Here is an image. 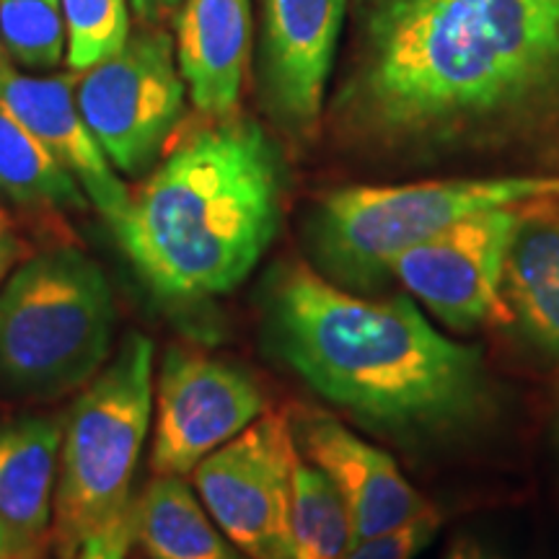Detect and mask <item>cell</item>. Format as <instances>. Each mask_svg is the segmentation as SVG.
Listing matches in <instances>:
<instances>
[{"mask_svg":"<svg viewBox=\"0 0 559 559\" xmlns=\"http://www.w3.org/2000/svg\"><path fill=\"white\" fill-rule=\"evenodd\" d=\"M559 111V0H379L342 132L370 151L438 153Z\"/></svg>","mask_w":559,"mask_h":559,"instance_id":"cell-1","label":"cell"},{"mask_svg":"<svg viewBox=\"0 0 559 559\" xmlns=\"http://www.w3.org/2000/svg\"><path fill=\"white\" fill-rule=\"evenodd\" d=\"M262 340L306 386L407 451L477 436L500 409L481 349L440 334L407 296L340 288L306 262L264 280Z\"/></svg>","mask_w":559,"mask_h":559,"instance_id":"cell-2","label":"cell"},{"mask_svg":"<svg viewBox=\"0 0 559 559\" xmlns=\"http://www.w3.org/2000/svg\"><path fill=\"white\" fill-rule=\"evenodd\" d=\"M285 164L254 120L223 117L181 138L130 192L111 228L164 304L228 296L251 275L283 221Z\"/></svg>","mask_w":559,"mask_h":559,"instance_id":"cell-3","label":"cell"},{"mask_svg":"<svg viewBox=\"0 0 559 559\" xmlns=\"http://www.w3.org/2000/svg\"><path fill=\"white\" fill-rule=\"evenodd\" d=\"M559 200L555 174L430 179L332 190L311 207L304 241L311 267L353 293L386 288L391 264L453 223L495 207Z\"/></svg>","mask_w":559,"mask_h":559,"instance_id":"cell-4","label":"cell"},{"mask_svg":"<svg viewBox=\"0 0 559 559\" xmlns=\"http://www.w3.org/2000/svg\"><path fill=\"white\" fill-rule=\"evenodd\" d=\"M117 309L102 264L75 247L34 251L0 288V383L58 400L111 358Z\"/></svg>","mask_w":559,"mask_h":559,"instance_id":"cell-5","label":"cell"},{"mask_svg":"<svg viewBox=\"0 0 559 559\" xmlns=\"http://www.w3.org/2000/svg\"><path fill=\"white\" fill-rule=\"evenodd\" d=\"M156 345L132 332L62 419L52 555L68 559L135 500L140 459L153 425Z\"/></svg>","mask_w":559,"mask_h":559,"instance_id":"cell-6","label":"cell"},{"mask_svg":"<svg viewBox=\"0 0 559 559\" xmlns=\"http://www.w3.org/2000/svg\"><path fill=\"white\" fill-rule=\"evenodd\" d=\"M75 75V102L109 164L143 177L185 115L187 86L169 32L145 24L109 58Z\"/></svg>","mask_w":559,"mask_h":559,"instance_id":"cell-7","label":"cell"},{"mask_svg":"<svg viewBox=\"0 0 559 559\" xmlns=\"http://www.w3.org/2000/svg\"><path fill=\"white\" fill-rule=\"evenodd\" d=\"M298 445L288 409L264 412L192 469L218 528L251 559H293L290 506Z\"/></svg>","mask_w":559,"mask_h":559,"instance_id":"cell-8","label":"cell"},{"mask_svg":"<svg viewBox=\"0 0 559 559\" xmlns=\"http://www.w3.org/2000/svg\"><path fill=\"white\" fill-rule=\"evenodd\" d=\"M264 412V391L239 362L169 347L153 381V474H192Z\"/></svg>","mask_w":559,"mask_h":559,"instance_id":"cell-9","label":"cell"},{"mask_svg":"<svg viewBox=\"0 0 559 559\" xmlns=\"http://www.w3.org/2000/svg\"><path fill=\"white\" fill-rule=\"evenodd\" d=\"M523 207H495L453 223L396 257L391 280L453 332H474L500 304L502 267Z\"/></svg>","mask_w":559,"mask_h":559,"instance_id":"cell-10","label":"cell"},{"mask_svg":"<svg viewBox=\"0 0 559 559\" xmlns=\"http://www.w3.org/2000/svg\"><path fill=\"white\" fill-rule=\"evenodd\" d=\"M347 0H264L262 96L288 135H317Z\"/></svg>","mask_w":559,"mask_h":559,"instance_id":"cell-11","label":"cell"},{"mask_svg":"<svg viewBox=\"0 0 559 559\" xmlns=\"http://www.w3.org/2000/svg\"><path fill=\"white\" fill-rule=\"evenodd\" d=\"M288 417L298 451L340 489L355 542L400 528L432 508L391 453L355 436L330 412L298 404L288 409Z\"/></svg>","mask_w":559,"mask_h":559,"instance_id":"cell-12","label":"cell"},{"mask_svg":"<svg viewBox=\"0 0 559 559\" xmlns=\"http://www.w3.org/2000/svg\"><path fill=\"white\" fill-rule=\"evenodd\" d=\"M73 86V70L41 75L24 73L11 62L0 66V102L79 181L96 213L115 228L130 205V190L83 120Z\"/></svg>","mask_w":559,"mask_h":559,"instance_id":"cell-13","label":"cell"},{"mask_svg":"<svg viewBox=\"0 0 559 559\" xmlns=\"http://www.w3.org/2000/svg\"><path fill=\"white\" fill-rule=\"evenodd\" d=\"M249 37V0H185L174 50L192 107L205 120L239 111Z\"/></svg>","mask_w":559,"mask_h":559,"instance_id":"cell-14","label":"cell"},{"mask_svg":"<svg viewBox=\"0 0 559 559\" xmlns=\"http://www.w3.org/2000/svg\"><path fill=\"white\" fill-rule=\"evenodd\" d=\"M62 423L26 415L0 425V521L19 559H45L52 549V513L60 474Z\"/></svg>","mask_w":559,"mask_h":559,"instance_id":"cell-15","label":"cell"},{"mask_svg":"<svg viewBox=\"0 0 559 559\" xmlns=\"http://www.w3.org/2000/svg\"><path fill=\"white\" fill-rule=\"evenodd\" d=\"M539 202L521 210L502 267L500 304L542 358L559 362V213Z\"/></svg>","mask_w":559,"mask_h":559,"instance_id":"cell-16","label":"cell"},{"mask_svg":"<svg viewBox=\"0 0 559 559\" xmlns=\"http://www.w3.org/2000/svg\"><path fill=\"white\" fill-rule=\"evenodd\" d=\"M135 547L145 559H251L228 539L190 481L156 474L135 495Z\"/></svg>","mask_w":559,"mask_h":559,"instance_id":"cell-17","label":"cell"},{"mask_svg":"<svg viewBox=\"0 0 559 559\" xmlns=\"http://www.w3.org/2000/svg\"><path fill=\"white\" fill-rule=\"evenodd\" d=\"M0 194L32 210H86L81 185L0 102Z\"/></svg>","mask_w":559,"mask_h":559,"instance_id":"cell-18","label":"cell"},{"mask_svg":"<svg viewBox=\"0 0 559 559\" xmlns=\"http://www.w3.org/2000/svg\"><path fill=\"white\" fill-rule=\"evenodd\" d=\"M293 559H342L355 544V528L340 489L298 451L290 506Z\"/></svg>","mask_w":559,"mask_h":559,"instance_id":"cell-19","label":"cell"},{"mask_svg":"<svg viewBox=\"0 0 559 559\" xmlns=\"http://www.w3.org/2000/svg\"><path fill=\"white\" fill-rule=\"evenodd\" d=\"M0 45L29 73L60 68L68 50L60 0H0Z\"/></svg>","mask_w":559,"mask_h":559,"instance_id":"cell-20","label":"cell"},{"mask_svg":"<svg viewBox=\"0 0 559 559\" xmlns=\"http://www.w3.org/2000/svg\"><path fill=\"white\" fill-rule=\"evenodd\" d=\"M60 3L68 34L66 62L73 73L109 58L130 37L128 0H60Z\"/></svg>","mask_w":559,"mask_h":559,"instance_id":"cell-21","label":"cell"},{"mask_svg":"<svg viewBox=\"0 0 559 559\" xmlns=\"http://www.w3.org/2000/svg\"><path fill=\"white\" fill-rule=\"evenodd\" d=\"M443 515L438 508H430L419 519L404 523L400 528L358 539L342 559H415L436 539Z\"/></svg>","mask_w":559,"mask_h":559,"instance_id":"cell-22","label":"cell"},{"mask_svg":"<svg viewBox=\"0 0 559 559\" xmlns=\"http://www.w3.org/2000/svg\"><path fill=\"white\" fill-rule=\"evenodd\" d=\"M132 549H135V500L120 519L88 536L68 559H130Z\"/></svg>","mask_w":559,"mask_h":559,"instance_id":"cell-23","label":"cell"},{"mask_svg":"<svg viewBox=\"0 0 559 559\" xmlns=\"http://www.w3.org/2000/svg\"><path fill=\"white\" fill-rule=\"evenodd\" d=\"M32 254V243L26 241L9 221L0 218V288H3L5 280L11 277V272L24 260H29Z\"/></svg>","mask_w":559,"mask_h":559,"instance_id":"cell-24","label":"cell"},{"mask_svg":"<svg viewBox=\"0 0 559 559\" xmlns=\"http://www.w3.org/2000/svg\"><path fill=\"white\" fill-rule=\"evenodd\" d=\"M440 559H506L502 551L474 534H461L449 544Z\"/></svg>","mask_w":559,"mask_h":559,"instance_id":"cell-25","label":"cell"},{"mask_svg":"<svg viewBox=\"0 0 559 559\" xmlns=\"http://www.w3.org/2000/svg\"><path fill=\"white\" fill-rule=\"evenodd\" d=\"M181 3L185 0H128L140 24H158V21L171 16L174 11H179Z\"/></svg>","mask_w":559,"mask_h":559,"instance_id":"cell-26","label":"cell"},{"mask_svg":"<svg viewBox=\"0 0 559 559\" xmlns=\"http://www.w3.org/2000/svg\"><path fill=\"white\" fill-rule=\"evenodd\" d=\"M0 559H19L16 557V544H13L11 531L5 528L3 521H0Z\"/></svg>","mask_w":559,"mask_h":559,"instance_id":"cell-27","label":"cell"},{"mask_svg":"<svg viewBox=\"0 0 559 559\" xmlns=\"http://www.w3.org/2000/svg\"><path fill=\"white\" fill-rule=\"evenodd\" d=\"M557 440H559V402H557Z\"/></svg>","mask_w":559,"mask_h":559,"instance_id":"cell-28","label":"cell"},{"mask_svg":"<svg viewBox=\"0 0 559 559\" xmlns=\"http://www.w3.org/2000/svg\"><path fill=\"white\" fill-rule=\"evenodd\" d=\"M5 58H3V45H0V66H3Z\"/></svg>","mask_w":559,"mask_h":559,"instance_id":"cell-29","label":"cell"},{"mask_svg":"<svg viewBox=\"0 0 559 559\" xmlns=\"http://www.w3.org/2000/svg\"><path fill=\"white\" fill-rule=\"evenodd\" d=\"M132 559H145V557H132Z\"/></svg>","mask_w":559,"mask_h":559,"instance_id":"cell-30","label":"cell"}]
</instances>
